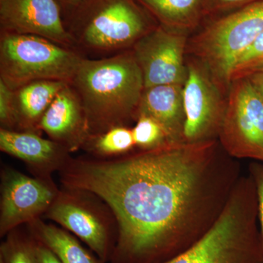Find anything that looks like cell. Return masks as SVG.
Here are the masks:
<instances>
[{"instance_id":"obj_25","label":"cell","mask_w":263,"mask_h":263,"mask_svg":"<svg viewBox=\"0 0 263 263\" xmlns=\"http://www.w3.org/2000/svg\"><path fill=\"white\" fill-rule=\"evenodd\" d=\"M36 252H37L39 263H62L56 254L37 238H36Z\"/></svg>"},{"instance_id":"obj_28","label":"cell","mask_w":263,"mask_h":263,"mask_svg":"<svg viewBox=\"0 0 263 263\" xmlns=\"http://www.w3.org/2000/svg\"><path fill=\"white\" fill-rule=\"evenodd\" d=\"M64 1L71 5H79L82 3V2H84V0H64Z\"/></svg>"},{"instance_id":"obj_22","label":"cell","mask_w":263,"mask_h":263,"mask_svg":"<svg viewBox=\"0 0 263 263\" xmlns=\"http://www.w3.org/2000/svg\"><path fill=\"white\" fill-rule=\"evenodd\" d=\"M132 129L136 148L138 150L156 149L169 143L160 124L147 116H138L136 125Z\"/></svg>"},{"instance_id":"obj_1","label":"cell","mask_w":263,"mask_h":263,"mask_svg":"<svg viewBox=\"0 0 263 263\" xmlns=\"http://www.w3.org/2000/svg\"><path fill=\"white\" fill-rule=\"evenodd\" d=\"M59 172L63 188L95 195L114 216L110 263H164L186 252L212 229L241 176L218 140L70 157Z\"/></svg>"},{"instance_id":"obj_21","label":"cell","mask_w":263,"mask_h":263,"mask_svg":"<svg viewBox=\"0 0 263 263\" xmlns=\"http://www.w3.org/2000/svg\"><path fill=\"white\" fill-rule=\"evenodd\" d=\"M263 73V32L235 62L229 74L233 81Z\"/></svg>"},{"instance_id":"obj_9","label":"cell","mask_w":263,"mask_h":263,"mask_svg":"<svg viewBox=\"0 0 263 263\" xmlns=\"http://www.w3.org/2000/svg\"><path fill=\"white\" fill-rule=\"evenodd\" d=\"M152 29L130 0H106L90 15L79 41L97 51H116L133 47Z\"/></svg>"},{"instance_id":"obj_13","label":"cell","mask_w":263,"mask_h":263,"mask_svg":"<svg viewBox=\"0 0 263 263\" xmlns=\"http://www.w3.org/2000/svg\"><path fill=\"white\" fill-rule=\"evenodd\" d=\"M0 149L23 161L36 177L51 178L70 158L67 148L35 133L0 129Z\"/></svg>"},{"instance_id":"obj_16","label":"cell","mask_w":263,"mask_h":263,"mask_svg":"<svg viewBox=\"0 0 263 263\" xmlns=\"http://www.w3.org/2000/svg\"><path fill=\"white\" fill-rule=\"evenodd\" d=\"M67 84L60 81H37L14 90L15 131L41 135L40 124L43 115Z\"/></svg>"},{"instance_id":"obj_24","label":"cell","mask_w":263,"mask_h":263,"mask_svg":"<svg viewBox=\"0 0 263 263\" xmlns=\"http://www.w3.org/2000/svg\"><path fill=\"white\" fill-rule=\"evenodd\" d=\"M249 174L253 178L257 190L258 221L260 226L259 231L263 248V163L252 162L249 164Z\"/></svg>"},{"instance_id":"obj_6","label":"cell","mask_w":263,"mask_h":263,"mask_svg":"<svg viewBox=\"0 0 263 263\" xmlns=\"http://www.w3.org/2000/svg\"><path fill=\"white\" fill-rule=\"evenodd\" d=\"M95 199L91 194L63 188L43 218L73 233L106 263L117 241V224L110 210Z\"/></svg>"},{"instance_id":"obj_20","label":"cell","mask_w":263,"mask_h":263,"mask_svg":"<svg viewBox=\"0 0 263 263\" xmlns=\"http://www.w3.org/2000/svg\"><path fill=\"white\" fill-rule=\"evenodd\" d=\"M0 263H39L36 252V238L16 228L6 235L0 247Z\"/></svg>"},{"instance_id":"obj_26","label":"cell","mask_w":263,"mask_h":263,"mask_svg":"<svg viewBox=\"0 0 263 263\" xmlns=\"http://www.w3.org/2000/svg\"><path fill=\"white\" fill-rule=\"evenodd\" d=\"M247 79L250 80L263 98V73L257 74V75L251 76Z\"/></svg>"},{"instance_id":"obj_14","label":"cell","mask_w":263,"mask_h":263,"mask_svg":"<svg viewBox=\"0 0 263 263\" xmlns=\"http://www.w3.org/2000/svg\"><path fill=\"white\" fill-rule=\"evenodd\" d=\"M40 129L70 153L83 148L89 138L82 105L70 84L59 92L44 114Z\"/></svg>"},{"instance_id":"obj_19","label":"cell","mask_w":263,"mask_h":263,"mask_svg":"<svg viewBox=\"0 0 263 263\" xmlns=\"http://www.w3.org/2000/svg\"><path fill=\"white\" fill-rule=\"evenodd\" d=\"M136 148L133 129L126 126L116 127L109 130L91 136L83 148L100 159L121 157L133 152Z\"/></svg>"},{"instance_id":"obj_23","label":"cell","mask_w":263,"mask_h":263,"mask_svg":"<svg viewBox=\"0 0 263 263\" xmlns=\"http://www.w3.org/2000/svg\"><path fill=\"white\" fill-rule=\"evenodd\" d=\"M14 91L0 80V122L2 129L15 131V122L13 106Z\"/></svg>"},{"instance_id":"obj_10","label":"cell","mask_w":263,"mask_h":263,"mask_svg":"<svg viewBox=\"0 0 263 263\" xmlns=\"http://www.w3.org/2000/svg\"><path fill=\"white\" fill-rule=\"evenodd\" d=\"M0 235L41 218L60 193L51 178L30 177L14 169L1 176Z\"/></svg>"},{"instance_id":"obj_2","label":"cell","mask_w":263,"mask_h":263,"mask_svg":"<svg viewBox=\"0 0 263 263\" xmlns=\"http://www.w3.org/2000/svg\"><path fill=\"white\" fill-rule=\"evenodd\" d=\"M70 84L84 109L89 138L136 122L145 86L132 50L100 60L83 58Z\"/></svg>"},{"instance_id":"obj_3","label":"cell","mask_w":263,"mask_h":263,"mask_svg":"<svg viewBox=\"0 0 263 263\" xmlns=\"http://www.w3.org/2000/svg\"><path fill=\"white\" fill-rule=\"evenodd\" d=\"M257 221L255 183L250 174L241 175L212 229L191 248L164 263H263Z\"/></svg>"},{"instance_id":"obj_15","label":"cell","mask_w":263,"mask_h":263,"mask_svg":"<svg viewBox=\"0 0 263 263\" xmlns=\"http://www.w3.org/2000/svg\"><path fill=\"white\" fill-rule=\"evenodd\" d=\"M183 92V86L179 84L147 88L143 91L138 108V117L140 115L147 116L158 123L169 143L184 142L186 116Z\"/></svg>"},{"instance_id":"obj_4","label":"cell","mask_w":263,"mask_h":263,"mask_svg":"<svg viewBox=\"0 0 263 263\" xmlns=\"http://www.w3.org/2000/svg\"><path fill=\"white\" fill-rule=\"evenodd\" d=\"M82 60L68 47L46 38L3 32L0 41V80L13 91L37 81L70 84Z\"/></svg>"},{"instance_id":"obj_12","label":"cell","mask_w":263,"mask_h":263,"mask_svg":"<svg viewBox=\"0 0 263 263\" xmlns=\"http://www.w3.org/2000/svg\"><path fill=\"white\" fill-rule=\"evenodd\" d=\"M0 17L3 32L40 36L65 47L75 42L54 0H1Z\"/></svg>"},{"instance_id":"obj_8","label":"cell","mask_w":263,"mask_h":263,"mask_svg":"<svg viewBox=\"0 0 263 263\" xmlns=\"http://www.w3.org/2000/svg\"><path fill=\"white\" fill-rule=\"evenodd\" d=\"M187 70L183 92V140L190 143L218 140L227 105L223 85L198 60L189 62Z\"/></svg>"},{"instance_id":"obj_11","label":"cell","mask_w":263,"mask_h":263,"mask_svg":"<svg viewBox=\"0 0 263 263\" xmlns=\"http://www.w3.org/2000/svg\"><path fill=\"white\" fill-rule=\"evenodd\" d=\"M188 38L185 32L169 28L152 29L133 46L145 89L160 85H184L187 78Z\"/></svg>"},{"instance_id":"obj_7","label":"cell","mask_w":263,"mask_h":263,"mask_svg":"<svg viewBox=\"0 0 263 263\" xmlns=\"http://www.w3.org/2000/svg\"><path fill=\"white\" fill-rule=\"evenodd\" d=\"M218 141L233 158L263 163V98L249 79L231 81Z\"/></svg>"},{"instance_id":"obj_27","label":"cell","mask_w":263,"mask_h":263,"mask_svg":"<svg viewBox=\"0 0 263 263\" xmlns=\"http://www.w3.org/2000/svg\"><path fill=\"white\" fill-rule=\"evenodd\" d=\"M219 1L220 2L221 4L228 6V5L243 4V3H248L249 4L255 0H219Z\"/></svg>"},{"instance_id":"obj_18","label":"cell","mask_w":263,"mask_h":263,"mask_svg":"<svg viewBox=\"0 0 263 263\" xmlns=\"http://www.w3.org/2000/svg\"><path fill=\"white\" fill-rule=\"evenodd\" d=\"M141 1L163 22L166 28L183 31L195 24L202 0Z\"/></svg>"},{"instance_id":"obj_17","label":"cell","mask_w":263,"mask_h":263,"mask_svg":"<svg viewBox=\"0 0 263 263\" xmlns=\"http://www.w3.org/2000/svg\"><path fill=\"white\" fill-rule=\"evenodd\" d=\"M27 226L29 232L51 249L62 263H104L85 249L67 230L45 223L42 218Z\"/></svg>"},{"instance_id":"obj_5","label":"cell","mask_w":263,"mask_h":263,"mask_svg":"<svg viewBox=\"0 0 263 263\" xmlns=\"http://www.w3.org/2000/svg\"><path fill=\"white\" fill-rule=\"evenodd\" d=\"M262 32L263 0H255L189 40L187 52L226 86L235 62Z\"/></svg>"}]
</instances>
